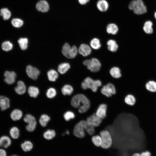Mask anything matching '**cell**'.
Masks as SVG:
<instances>
[{
    "label": "cell",
    "mask_w": 156,
    "mask_h": 156,
    "mask_svg": "<svg viewBox=\"0 0 156 156\" xmlns=\"http://www.w3.org/2000/svg\"><path fill=\"white\" fill-rule=\"evenodd\" d=\"M71 104L74 107L78 108V111L80 113L86 112L90 106L89 99L82 94H78L74 96L71 99Z\"/></svg>",
    "instance_id": "cell-1"
},
{
    "label": "cell",
    "mask_w": 156,
    "mask_h": 156,
    "mask_svg": "<svg viewBox=\"0 0 156 156\" xmlns=\"http://www.w3.org/2000/svg\"><path fill=\"white\" fill-rule=\"evenodd\" d=\"M128 8L133 10L134 13L138 15L144 14L147 12L146 7L142 0H133L129 3Z\"/></svg>",
    "instance_id": "cell-2"
},
{
    "label": "cell",
    "mask_w": 156,
    "mask_h": 156,
    "mask_svg": "<svg viewBox=\"0 0 156 156\" xmlns=\"http://www.w3.org/2000/svg\"><path fill=\"white\" fill-rule=\"evenodd\" d=\"M102 85L101 81L99 80H94L90 77L86 78L81 83L82 89L86 90L90 89L93 92H96L98 88Z\"/></svg>",
    "instance_id": "cell-3"
},
{
    "label": "cell",
    "mask_w": 156,
    "mask_h": 156,
    "mask_svg": "<svg viewBox=\"0 0 156 156\" xmlns=\"http://www.w3.org/2000/svg\"><path fill=\"white\" fill-rule=\"evenodd\" d=\"M102 141L101 147L104 149H108L112 146V139L110 132L107 130H103L100 133Z\"/></svg>",
    "instance_id": "cell-4"
},
{
    "label": "cell",
    "mask_w": 156,
    "mask_h": 156,
    "mask_svg": "<svg viewBox=\"0 0 156 156\" xmlns=\"http://www.w3.org/2000/svg\"><path fill=\"white\" fill-rule=\"evenodd\" d=\"M87 122L86 120H81L75 126L73 130L74 135L79 138H83L85 136V129Z\"/></svg>",
    "instance_id": "cell-5"
},
{
    "label": "cell",
    "mask_w": 156,
    "mask_h": 156,
    "mask_svg": "<svg viewBox=\"0 0 156 156\" xmlns=\"http://www.w3.org/2000/svg\"><path fill=\"white\" fill-rule=\"evenodd\" d=\"M83 64L87 66L88 69L92 72L98 71L101 67L100 62L97 59L95 58L86 60L83 61Z\"/></svg>",
    "instance_id": "cell-6"
},
{
    "label": "cell",
    "mask_w": 156,
    "mask_h": 156,
    "mask_svg": "<svg viewBox=\"0 0 156 156\" xmlns=\"http://www.w3.org/2000/svg\"><path fill=\"white\" fill-rule=\"evenodd\" d=\"M24 121L28 123L26 127V129L28 131L32 132L35 129L36 122L35 118L30 114L26 115L23 119Z\"/></svg>",
    "instance_id": "cell-7"
},
{
    "label": "cell",
    "mask_w": 156,
    "mask_h": 156,
    "mask_svg": "<svg viewBox=\"0 0 156 156\" xmlns=\"http://www.w3.org/2000/svg\"><path fill=\"white\" fill-rule=\"evenodd\" d=\"M101 92L104 95L109 97L116 94V90L114 85L109 83L103 86L101 90Z\"/></svg>",
    "instance_id": "cell-8"
},
{
    "label": "cell",
    "mask_w": 156,
    "mask_h": 156,
    "mask_svg": "<svg viewBox=\"0 0 156 156\" xmlns=\"http://www.w3.org/2000/svg\"><path fill=\"white\" fill-rule=\"evenodd\" d=\"M26 71L28 77L34 80L37 79L40 74V71L38 68L30 65L27 66Z\"/></svg>",
    "instance_id": "cell-9"
},
{
    "label": "cell",
    "mask_w": 156,
    "mask_h": 156,
    "mask_svg": "<svg viewBox=\"0 0 156 156\" xmlns=\"http://www.w3.org/2000/svg\"><path fill=\"white\" fill-rule=\"evenodd\" d=\"M86 120L89 124L95 127L99 126L101 124L102 119L98 117L95 113H94L87 117Z\"/></svg>",
    "instance_id": "cell-10"
},
{
    "label": "cell",
    "mask_w": 156,
    "mask_h": 156,
    "mask_svg": "<svg viewBox=\"0 0 156 156\" xmlns=\"http://www.w3.org/2000/svg\"><path fill=\"white\" fill-rule=\"evenodd\" d=\"M36 8L39 12L45 13L49 9V5L48 2L46 0H40L36 3Z\"/></svg>",
    "instance_id": "cell-11"
},
{
    "label": "cell",
    "mask_w": 156,
    "mask_h": 156,
    "mask_svg": "<svg viewBox=\"0 0 156 156\" xmlns=\"http://www.w3.org/2000/svg\"><path fill=\"white\" fill-rule=\"evenodd\" d=\"M4 81L8 84L14 83L15 81L16 74L14 71H6L4 73Z\"/></svg>",
    "instance_id": "cell-12"
},
{
    "label": "cell",
    "mask_w": 156,
    "mask_h": 156,
    "mask_svg": "<svg viewBox=\"0 0 156 156\" xmlns=\"http://www.w3.org/2000/svg\"><path fill=\"white\" fill-rule=\"evenodd\" d=\"M11 139L8 136L3 135L0 137V147L6 149L12 144Z\"/></svg>",
    "instance_id": "cell-13"
},
{
    "label": "cell",
    "mask_w": 156,
    "mask_h": 156,
    "mask_svg": "<svg viewBox=\"0 0 156 156\" xmlns=\"http://www.w3.org/2000/svg\"><path fill=\"white\" fill-rule=\"evenodd\" d=\"M107 106L105 104H101L98 107L96 112V114L99 118L103 119L106 116Z\"/></svg>",
    "instance_id": "cell-14"
},
{
    "label": "cell",
    "mask_w": 156,
    "mask_h": 156,
    "mask_svg": "<svg viewBox=\"0 0 156 156\" xmlns=\"http://www.w3.org/2000/svg\"><path fill=\"white\" fill-rule=\"evenodd\" d=\"M91 49L90 47L88 44H81L78 50L79 54L83 56H86L90 55L91 53Z\"/></svg>",
    "instance_id": "cell-15"
},
{
    "label": "cell",
    "mask_w": 156,
    "mask_h": 156,
    "mask_svg": "<svg viewBox=\"0 0 156 156\" xmlns=\"http://www.w3.org/2000/svg\"><path fill=\"white\" fill-rule=\"evenodd\" d=\"M10 107V101L9 98L3 96H0V107L2 110L8 109Z\"/></svg>",
    "instance_id": "cell-16"
},
{
    "label": "cell",
    "mask_w": 156,
    "mask_h": 156,
    "mask_svg": "<svg viewBox=\"0 0 156 156\" xmlns=\"http://www.w3.org/2000/svg\"><path fill=\"white\" fill-rule=\"evenodd\" d=\"M98 9L101 12H105L109 8V4L106 0H99L96 3Z\"/></svg>",
    "instance_id": "cell-17"
},
{
    "label": "cell",
    "mask_w": 156,
    "mask_h": 156,
    "mask_svg": "<svg viewBox=\"0 0 156 156\" xmlns=\"http://www.w3.org/2000/svg\"><path fill=\"white\" fill-rule=\"evenodd\" d=\"M26 87L24 83L22 81H19L17 83V86L14 88L16 93L18 94H22L26 91Z\"/></svg>",
    "instance_id": "cell-18"
},
{
    "label": "cell",
    "mask_w": 156,
    "mask_h": 156,
    "mask_svg": "<svg viewBox=\"0 0 156 156\" xmlns=\"http://www.w3.org/2000/svg\"><path fill=\"white\" fill-rule=\"evenodd\" d=\"M146 90L148 92L155 93L156 92V81L150 80L147 82L145 84Z\"/></svg>",
    "instance_id": "cell-19"
},
{
    "label": "cell",
    "mask_w": 156,
    "mask_h": 156,
    "mask_svg": "<svg viewBox=\"0 0 156 156\" xmlns=\"http://www.w3.org/2000/svg\"><path fill=\"white\" fill-rule=\"evenodd\" d=\"M124 101L127 105L130 106H133L135 104L136 99L133 95L129 94L125 97Z\"/></svg>",
    "instance_id": "cell-20"
},
{
    "label": "cell",
    "mask_w": 156,
    "mask_h": 156,
    "mask_svg": "<svg viewBox=\"0 0 156 156\" xmlns=\"http://www.w3.org/2000/svg\"><path fill=\"white\" fill-rule=\"evenodd\" d=\"M23 116L22 112L19 109H15L13 110L10 114L11 119L14 121L19 120Z\"/></svg>",
    "instance_id": "cell-21"
},
{
    "label": "cell",
    "mask_w": 156,
    "mask_h": 156,
    "mask_svg": "<svg viewBox=\"0 0 156 156\" xmlns=\"http://www.w3.org/2000/svg\"><path fill=\"white\" fill-rule=\"evenodd\" d=\"M70 64L66 62H64L60 64L58 66L57 70L60 74H63L66 73L70 69Z\"/></svg>",
    "instance_id": "cell-22"
},
{
    "label": "cell",
    "mask_w": 156,
    "mask_h": 156,
    "mask_svg": "<svg viewBox=\"0 0 156 156\" xmlns=\"http://www.w3.org/2000/svg\"><path fill=\"white\" fill-rule=\"evenodd\" d=\"M117 26L114 23H111L108 24L106 27V31L109 34H116L118 31Z\"/></svg>",
    "instance_id": "cell-23"
},
{
    "label": "cell",
    "mask_w": 156,
    "mask_h": 156,
    "mask_svg": "<svg viewBox=\"0 0 156 156\" xmlns=\"http://www.w3.org/2000/svg\"><path fill=\"white\" fill-rule=\"evenodd\" d=\"M12 13L11 11L7 8L1 9L0 10V15L3 17L4 20L9 19L11 17Z\"/></svg>",
    "instance_id": "cell-24"
},
{
    "label": "cell",
    "mask_w": 156,
    "mask_h": 156,
    "mask_svg": "<svg viewBox=\"0 0 156 156\" xmlns=\"http://www.w3.org/2000/svg\"><path fill=\"white\" fill-rule=\"evenodd\" d=\"M108 49L112 52L116 51L118 46L116 41L113 40H109L107 42Z\"/></svg>",
    "instance_id": "cell-25"
},
{
    "label": "cell",
    "mask_w": 156,
    "mask_h": 156,
    "mask_svg": "<svg viewBox=\"0 0 156 156\" xmlns=\"http://www.w3.org/2000/svg\"><path fill=\"white\" fill-rule=\"evenodd\" d=\"M47 75L49 80L51 81H54L58 77L57 72L55 70L51 69L47 73Z\"/></svg>",
    "instance_id": "cell-26"
},
{
    "label": "cell",
    "mask_w": 156,
    "mask_h": 156,
    "mask_svg": "<svg viewBox=\"0 0 156 156\" xmlns=\"http://www.w3.org/2000/svg\"><path fill=\"white\" fill-rule=\"evenodd\" d=\"M71 47L68 43H65L62 48V52L66 57L68 58L71 52Z\"/></svg>",
    "instance_id": "cell-27"
},
{
    "label": "cell",
    "mask_w": 156,
    "mask_h": 156,
    "mask_svg": "<svg viewBox=\"0 0 156 156\" xmlns=\"http://www.w3.org/2000/svg\"><path fill=\"white\" fill-rule=\"evenodd\" d=\"M18 42L21 49L25 50L27 49L28 47V40L26 38H21L18 40Z\"/></svg>",
    "instance_id": "cell-28"
},
{
    "label": "cell",
    "mask_w": 156,
    "mask_h": 156,
    "mask_svg": "<svg viewBox=\"0 0 156 156\" xmlns=\"http://www.w3.org/2000/svg\"><path fill=\"white\" fill-rule=\"evenodd\" d=\"M110 73L112 76L114 78L118 79L121 76L120 69L117 67H113L110 70Z\"/></svg>",
    "instance_id": "cell-29"
},
{
    "label": "cell",
    "mask_w": 156,
    "mask_h": 156,
    "mask_svg": "<svg viewBox=\"0 0 156 156\" xmlns=\"http://www.w3.org/2000/svg\"><path fill=\"white\" fill-rule=\"evenodd\" d=\"M21 147L24 151L27 152L30 151L32 149L33 144L30 141H25L21 144Z\"/></svg>",
    "instance_id": "cell-30"
},
{
    "label": "cell",
    "mask_w": 156,
    "mask_h": 156,
    "mask_svg": "<svg viewBox=\"0 0 156 156\" xmlns=\"http://www.w3.org/2000/svg\"><path fill=\"white\" fill-rule=\"evenodd\" d=\"M28 92L31 97L36 98L38 95L39 92L38 88L34 86H31L28 88Z\"/></svg>",
    "instance_id": "cell-31"
},
{
    "label": "cell",
    "mask_w": 156,
    "mask_h": 156,
    "mask_svg": "<svg viewBox=\"0 0 156 156\" xmlns=\"http://www.w3.org/2000/svg\"><path fill=\"white\" fill-rule=\"evenodd\" d=\"M73 87L68 84L65 85L61 89L62 93L64 95H70L73 93Z\"/></svg>",
    "instance_id": "cell-32"
},
{
    "label": "cell",
    "mask_w": 156,
    "mask_h": 156,
    "mask_svg": "<svg viewBox=\"0 0 156 156\" xmlns=\"http://www.w3.org/2000/svg\"><path fill=\"white\" fill-rule=\"evenodd\" d=\"M153 25V23L151 21H148L146 22L143 27L144 31L147 34H152L153 32L152 27Z\"/></svg>",
    "instance_id": "cell-33"
},
{
    "label": "cell",
    "mask_w": 156,
    "mask_h": 156,
    "mask_svg": "<svg viewBox=\"0 0 156 156\" xmlns=\"http://www.w3.org/2000/svg\"><path fill=\"white\" fill-rule=\"evenodd\" d=\"M12 25L14 27L19 28L21 27L24 24V21L19 18H13L11 21Z\"/></svg>",
    "instance_id": "cell-34"
},
{
    "label": "cell",
    "mask_w": 156,
    "mask_h": 156,
    "mask_svg": "<svg viewBox=\"0 0 156 156\" xmlns=\"http://www.w3.org/2000/svg\"><path fill=\"white\" fill-rule=\"evenodd\" d=\"M9 133L10 137L14 139H17L19 136V130L15 127H13L10 129Z\"/></svg>",
    "instance_id": "cell-35"
},
{
    "label": "cell",
    "mask_w": 156,
    "mask_h": 156,
    "mask_svg": "<svg viewBox=\"0 0 156 156\" xmlns=\"http://www.w3.org/2000/svg\"><path fill=\"white\" fill-rule=\"evenodd\" d=\"M56 133L53 130H48L43 134V137L47 140H51L55 137Z\"/></svg>",
    "instance_id": "cell-36"
},
{
    "label": "cell",
    "mask_w": 156,
    "mask_h": 156,
    "mask_svg": "<svg viewBox=\"0 0 156 156\" xmlns=\"http://www.w3.org/2000/svg\"><path fill=\"white\" fill-rule=\"evenodd\" d=\"M91 140L93 144L96 146H101L102 141L100 135H96L93 136L91 138Z\"/></svg>",
    "instance_id": "cell-37"
},
{
    "label": "cell",
    "mask_w": 156,
    "mask_h": 156,
    "mask_svg": "<svg viewBox=\"0 0 156 156\" xmlns=\"http://www.w3.org/2000/svg\"><path fill=\"white\" fill-rule=\"evenodd\" d=\"M50 120V117L48 115L43 114L40 117L39 122L41 126L45 127L47 125V123Z\"/></svg>",
    "instance_id": "cell-38"
},
{
    "label": "cell",
    "mask_w": 156,
    "mask_h": 156,
    "mask_svg": "<svg viewBox=\"0 0 156 156\" xmlns=\"http://www.w3.org/2000/svg\"><path fill=\"white\" fill-rule=\"evenodd\" d=\"M90 45L91 47L94 49H99L101 46L99 40L96 38L91 40L90 42Z\"/></svg>",
    "instance_id": "cell-39"
},
{
    "label": "cell",
    "mask_w": 156,
    "mask_h": 156,
    "mask_svg": "<svg viewBox=\"0 0 156 156\" xmlns=\"http://www.w3.org/2000/svg\"><path fill=\"white\" fill-rule=\"evenodd\" d=\"M13 47V45L12 43L8 41L3 42L1 45L2 49L6 51H10L12 49Z\"/></svg>",
    "instance_id": "cell-40"
},
{
    "label": "cell",
    "mask_w": 156,
    "mask_h": 156,
    "mask_svg": "<svg viewBox=\"0 0 156 156\" xmlns=\"http://www.w3.org/2000/svg\"><path fill=\"white\" fill-rule=\"evenodd\" d=\"M56 91L55 89L53 88H49L46 92V95L49 98H52L56 95Z\"/></svg>",
    "instance_id": "cell-41"
},
{
    "label": "cell",
    "mask_w": 156,
    "mask_h": 156,
    "mask_svg": "<svg viewBox=\"0 0 156 156\" xmlns=\"http://www.w3.org/2000/svg\"><path fill=\"white\" fill-rule=\"evenodd\" d=\"M75 116L74 113L71 111L66 112L64 115V118L65 120L67 121H69L70 119L74 118Z\"/></svg>",
    "instance_id": "cell-42"
},
{
    "label": "cell",
    "mask_w": 156,
    "mask_h": 156,
    "mask_svg": "<svg viewBox=\"0 0 156 156\" xmlns=\"http://www.w3.org/2000/svg\"><path fill=\"white\" fill-rule=\"evenodd\" d=\"M87 125L85 130V131L90 135H92L94 134L95 132L94 127L89 124L87 122Z\"/></svg>",
    "instance_id": "cell-43"
},
{
    "label": "cell",
    "mask_w": 156,
    "mask_h": 156,
    "mask_svg": "<svg viewBox=\"0 0 156 156\" xmlns=\"http://www.w3.org/2000/svg\"><path fill=\"white\" fill-rule=\"evenodd\" d=\"M78 50L77 47L73 46L71 47V51L68 58L71 59L75 57L77 55Z\"/></svg>",
    "instance_id": "cell-44"
},
{
    "label": "cell",
    "mask_w": 156,
    "mask_h": 156,
    "mask_svg": "<svg viewBox=\"0 0 156 156\" xmlns=\"http://www.w3.org/2000/svg\"><path fill=\"white\" fill-rule=\"evenodd\" d=\"M140 154V156H152L151 153L148 151L142 152Z\"/></svg>",
    "instance_id": "cell-45"
},
{
    "label": "cell",
    "mask_w": 156,
    "mask_h": 156,
    "mask_svg": "<svg viewBox=\"0 0 156 156\" xmlns=\"http://www.w3.org/2000/svg\"><path fill=\"white\" fill-rule=\"evenodd\" d=\"M7 156V152L5 149L0 147V156Z\"/></svg>",
    "instance_id": "cell-46"
},
{
    "label": "cell",
    "mask_w": 156,
    "mask_h": 156,
    "mask_svg": "<svg viewBox=\"0 0 156 156\" xmlns=\"http://www.w3.org/2000/svg\"><path fill=\"white\" fill-rule=\"evenodd\" d=\"M78 3L80 4L84 5L88 3L90 0H77Z\"/></svg>",
    "instance_id": "cell-47"
},
{
    "label": "cell",
    "mask_w": 156,
    "mask_h": 156,
    "mask_svg": "<svg viewBox=\"0 0 156 156\" xmlns=\"http://www.w3.org/2000/svg\"><path fill=\"white\" fill-rule=\"evenodd\" d=\"M132 156H140V154L139 153H135L133 154Z\"/></svg>",
    "instance_id": "cell-48"
},
{
    "label": "cell",
    "mask_w": 156,
    "mask_h": 156,
    "mask_svg": "<svg viewBox=\"0 0 156 156\" xmlns=\"http://www.w3.org/2000/svg\"><path fill=\"white\" fill-rule=\"evenodd\" d=\"M10 156H19L16 154H13L11 155Z\"/></svg>",
    "instance_id": "cell-49"
},
{
    "label": "cell",
    "mask_w": 156,
    "mask_h": 156,
    "mask_svg": "<svg viewBox=\"0 0 156 156\" xmlns=\"http://www.w3.org/2000/svg\"><path fill=\"white\" fill-rule=\"evenodd\" d=\"M154 16L155 18L156 19V12H155L154 14Z\"/></svg>",
    "instance_id": "cell-50"
},
{
    "label": "cell",
    "mask_w": 156,
    "mask_h": 156,
    "mask_svg": "<svg viewBox=\"0 0 156 156\" xmlns=\"http://www.w3.org/2000/svg\"><path fill=\"white\" fill-rule=\"evenodd\" d=\"M66 133L67 134H69V131H66Z\"/></svg>",
    "instance_id": "cell-51"
}]
</instances>
